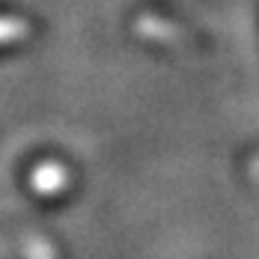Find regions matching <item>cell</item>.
<instances>
[{
  "label": "cell",
  "instance_id": "obj_1",
  "mask_svg": "<svg viewBox=\"0 0 259 259\" xmlns=\"http://www.w3.org/2000/svg\"><path fill=\"white\" fill-rule=\"evenodd\" d=\"M33 185H36L39 191H57V188H63V185H66V173H63L60 167H54V164H45V167H39V170H36Z\"/></svg>",
  "mask_w": 259,
  "mask_h": 259
}]
</instances>
